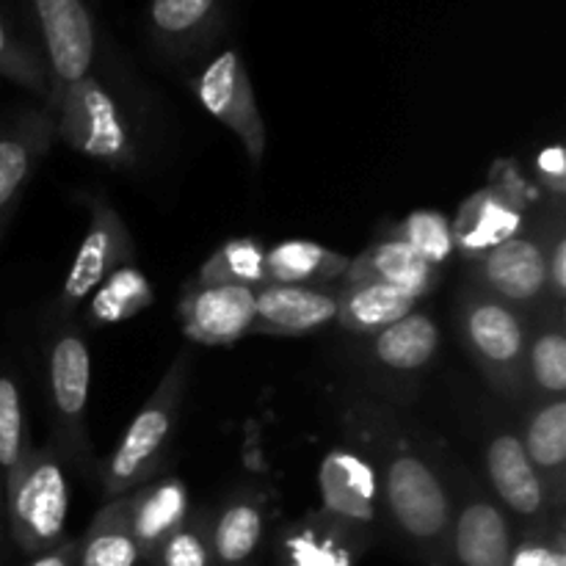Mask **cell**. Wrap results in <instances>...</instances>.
Instances as JSON below:
<instances>
[{
    "mask_svg": "<svg viewBox=\"0 0 566 566\" xmlns=\"http://www.w3.org/2000/svg\"><path fill=\"white\" fill-rule=\"evenodd\" d=\"M340 426L374 468L381 520L429 566H448L453 462L446 448L381 398L352 392Z\"/></svg>",
    "mask_w": 566,
    "mask_h": 566,
    "instance_id": "6da1fadb",
    "label": "cell"
},
{
    "mask_svg": "<svg viewBox=\"0 0 566 566\" xmlns=\"http://www.w3.org/2000/svg\"><path fill=\"white\" fill-rule=\"evenodd\" d=\"M53 130L72 153L111 169H136L142 136L125 92L94 66L83 81L66 86L50 105Z\"/></svg>",
    "mask_w": 566,
    "mask_h": 566,
    "instance_id": "7a4b0ae2",
    "label": "cell"
},
{
    "mask_svg": "<svg viewBox=\"0 0 566 566\" xmlns=\"http://www.w3.org/2000/svg\"><path fill=\"white\" fill-rule=\"evenodd\" d=\"M188 381H191V354L180 352L164 379L158 381L153 396L125 429L108 462L97 470L105 501L127 495L164 473L166 457H169L177 426H180Z\"/></svg>",
    "mask_w": 566,
    "mask_h": 566,
    "instance_id": "3957f363",
    "label": "cell"
},
{
    "mask_svg": "<svg viewBox=\"0 0 566 566\" xmlns=\"http://www.w3.org/2000/svg\"><path fill=\"white\" fill-rule=\"evenodd\" d=\"M457 329L462 346L490 390L514 407L528 403L525 343L528 315L464 282L457 293Z\"/></svg>",
    "mask_w": 566,
    "mask_h": 566,
    "instance_id": "277c9868",
    "label": "cell"
},
{
    "mask_svg": "<svg viewBox=\"0 0 566 566\" xmlns=\"http://www.w3.org/2000/svg\"><path fill=\"white\" fill-rule=\"evenodd\" d=\"M442 329L429 310H412L396 324L368 337H354L348 359L363 374L374 398L403 407L415 401L426 374L440 354Z\"/></svg>",
    "mask_w": 566,
    "mask_h": 566,
    "instance_id": "5b68a950",
    "label": "cell"
},
{
    "mask_svg": "<svg viewBox=\"0 0 566 566\" xmlns=\"http://www.w3.org/2000/svg\"><path fill=\"white\" fill-rule=\"evenodd\" d=\"M61 321V318H59ZM88 387H92V354L86 335L72 321H61L48 346V403L53 423L55 453L77 473L94 479L92 437H88Z\"/></svg>",
    "mask_w": 566,
    "mask_h": 566,
    "instance_id": "8992f818",
    "label": "cell"
},
{
    "mask_svg": "<svg viewBox=\"0 0 566 566\" xmlns=\"http://www.w3.org/2000/svg\"><path fill=\"white\" fill-rule=\"evenodd\" d=\"M558 224H564V208L553 199L551 208L528 219L517 235L481 258L468 260L464 282L512 304L525 315L542 310L553 302L547 287V252Z\"/></svg>",
    "mask_w": 566,
    "mask_h": 566,
    "instance_id": "52a82bcc",
    "label": "cell"
},
{
    "mask_svg": "<svg viewBox=\"0 0 566 566\" xmlns=\"http://www.w3.org/2000/svg\"><path fill=\"white\" fill-rule=\"evenodd\" d=\"M3 509L11 539L28 556L66 539L70 486L64 462L53 446L31 448L20 468L6 479Z\"/></svg>",
    "mask_w": 566,
    "mask_h": 566,
    "instance_id": "ba28073f",
    "label": "cell"
},
{
    "mask_svg": "<svg viewBox=\"0 0 566 566\" xmlns=\"http://www.w3.org/2000/svg\"><path fill=\"white\" fill-rule=\"evenodd\" d=\"M484 475L486 490L503 506V512L520 525L523 536L545 539L553 523L564 514H556L547 497L539 473L531 464L523 442L514 426L506 420H492L484 434Z\"/></svg>",
    "mask_w": 566,
    "mask_h": 566,
    "instance_id": "9c48e42d",
    "label": "cell"
},
{
    "mask_svg": "<svg viewBox=\"0 0 566 566\" xmlns=\"http://www.w3.org/2000/svg\"><path fill=\"white\" fill-rule=\"evenodd\" d=\"M517 545V525L484 484L453 462V520L448 566H509Z\"/></svg>",
    "mask_w": 566,
    "mask_h": 566,
    "instance_id": "30bf717a",
    "label": "cell"
},
{
    "mask_svg": "<svg viewBox=\"0 0 566 566\" xmlns=\"http://www.w3.org/2000/svg\"><path fill=\"white\" fill-rule=\"evenodd\" d=\"M81 202L88 210V227L59 291L55 310H59L61 321H72L75 310L88 302V296L105 282V276L136 260V243L114 205L97 193H83Z\"/></svg>",
    "mask_w": 566,
    "mask_h": 566,
    "instance_id": "8fae6325",
    "label": "cell"
},
{
    "mask_svg": "<svg viewBox=\"0 0 566 566\" xmlns=\"http://www.w3.org/2000/svg\"><path fill=\"white\" fill-rule=\"evenodd\" d=\"M42 33V55L48 64L50 99L72 83L83 81L103 55V36L88 0H31Z\"/></svg>",
    "mask_w": 566,
    "mask_h": 566,
    "instance_id": "7c38bea8",
    "label": "cell"
},
{
    "mask_svg": "<svg viewBox=\"0 0 566 566\" xmlns=\"http://www.w3.org/2000/svg\"><path fill=\"white\" fill-rule=\"evenodd\" d=\"M193 94L213 119H219L247 149L254 166L265 158V122L258 108L254 86L238 48H224L193 77Z\"/></svg>",
    "mask_w": 566,
    "mask_h": 566,
    "instance_id": "4fadbf2b",
    "label": "cell"
},
{
    "mask_svg": "<svg viewBox=\"0 0 566 566\" xmlns=\"http://www.w3.org/2000/svg\"><path fill=\"white\" fill-rule=\"evenodd\" d=\"M55 142L53 114L48 108H25L0 127V241L14 221L22 197L36 180Z\"/></svg>",
    "mask_w": 566,
    "mask_h": 566,
    "instance_id": "5bb4252c",
    "label": "cell"
},
{
    "mask_svg": "<svg viewBox=\"0 0 566 566\" xmlns=\"http://www.w3.org/2000/svg\"><path fill=\"white\" fill-rule=\"evenodd\" d=\"M374 536L318 509L291 520L274 539L276 566H357Z\"/></svg>",
    "mask_w": 566,
    "mask_h": 566,
    "instance_id": "9a60e30c",
    "label": "cell"
},
{
    "mask_svg": "<svg viewBox=\"0 0 566 566\" xmlns=\"http://www.w3.org/2000/svg\"><path fill=\"white\" fill-rule=\"evenodd\" d=\"M182 332L199 346H230L254 329V287L188 280L180 296Z\"/></svg>",
    "mask_w": 566,
    "mask_h": 566,
    "instance_id": "2e32d148",
    "label": "cell"
},
{
    "mask_svg": "<svg viewBox=\"0 0 566 566\" xmlns=\"http://www.w3.org/2000/svg\"><path fill=\"white\" fill-rule=\"evenodd\" d=\"M144 22L160 55L197 59L224 31L227 0H149Z\"/></svg>",
    "mask_w": 566,
    "mask_h": 566,
    "instance_id": "e0dca14e",
    "label": "cell"
},
{
    "mask_svg": "<svg viewBox=\"0 0 566 566\" xmlns=\"http://www.w3.org/2000/svg\"><path fill=\"white\" fill-rule=\"evenodd\" d=\"M318 481L321 501H324L321 509L374 536L381 520V497L379 481H376L368 459L359 451L337 448V451L326 453Z\"/></svg>",
    "mask_w": 566,
    "mask_h": 566,
    "instance_id": "ac0fdd59",
    "label": "cell"
},
{
    "mask_svg": "<svg viewBox=\"0 0 566 566\" xmlns=\"http://www.w3.org/2000/svg\"><path fill=\"white\" fill-rule=\"evenodd\" d=\"M337 287L263 285L254 291V329L263 335L302 337L335 324Z\"/></svg>",
    "mask_w": 566,
    "mask_h": 566,
    "instance_id": "d6986e66",
    "label": "cell"
},
{
    "mask_svg": "<svg viewBox=\"0 0 566 566\" xmlns=\"http://www.w3.org/2000/svg\"><path fill=\"white\" fill-rule=\"evenodd\" d=\"M269 534V501L258 486H238L210 512L216 566H254Z\"/></svg>",
    "mask_w": 566,
    "mask_h": 566,
    "instance_id": "ffe728a7",
    "label": "cell"
},
{
    "mask_svg": "<svg viewBox=\"0 0 566 566\" xmlns=\"http://www.w3.org/2000/svg\"><path fill=\"white\" fill-rule=\"evenodd\" d=\"M520 442L545 484L556 514L566 506V398L528 401L520 418Z\"/></svg>",
    "mask_w": 566,
    "mask_h": 566,
    "instance_id": "44dd1931",
    "label": "cell"
},
{
    "mask_svg": "<svg viewBox=\"0 0 566 566\" xmlns=\"http://www.w3.org/2000/svg\"><path fill=\"white\" fill-rule=\"evenodd\" d=\"M127 497H130L133 536H136L144 564H147L155 556V551L188 520L191 492L182 484V479L160 473L138 490L127 492Z\"/></svg>",
    "mask_w": 566,
    "mask_h": 566,
    "instance_id": "7402d4cb",
    "label": "cell"
},
{
    "mask_svg": "<svg viewBox=\"0 0 566 566\" xmlns=\"http://www.w3.org/2000/svg\"><path fill=\"white\" fill-rule=\"evenodd\" d=\"M525 224H528V213L490 186L464 199L457 221H451L453 249L464 260H475L517 235Z\"/></svg>",
    "mask_w": 566,
    "mask_h": 566,
    "instance_id": "603a6c76",
    "label": "cell"
},
{
    "mask_svg": "<svg viewBox=\"0 0 566 566\" xmlns=\"http://www.w3.org/2000/svg\"><path fill=\"white\" fill-rule=\"evenodd\" d=\"M354 282H385L420 302L437 287L440 269L426 263L409 243L398 238H381L363 254L352 258L340 285H354Z\"/></svg>",
    "mask_w": 566,
    "mask_h": 566,
    "instance_id": "cb8c5ba5",
    "label": "cell"
},
{
    "mask_svg": "<svg viewBox=\"0 0 566 566\" xmlns=\"http://www.w3.org/2000/svg\"><path fill=\"white\" fill-rule=\"evenodd\" d=\"M528 401L566 396V318L564 304H545L528 315L525 343Z\"/></svg>",
    "mask_w": 566,
    "mask_h": 566,
    "instance_id": "d4e9b609",
    "label": "cell"
},
{
    "mask_svg": "<svg viewBox=\"0 0 566 566\" xmlns=\"http://www.w3.org/2000/svg\"><path fill=\"white\" fill-rule=\"evenodd\" d=\"M418 298L385 282H354L337 287L335 326L352 337H368L418 310Z\"/></svg>",
    "mask_w": 566,
    "mask_h": 566,
    "instance_id": "484cf974",
    "label": "cell"
},
{
    "mask_svg": "<svg viewBox=\"0 0 566 566\" xmlns=\"http://www.w3.org/2000/svg\"><path fill=\"white\" fill-rule=\"evenodd\" d=\"M352 258L315 241H282L265 252V285L340 287Z\"/></svg>",
    "mask_w": 566,
    "mask_h": 566,
    "instance_id": "4316f807",
    "label": "cell"
},
{
    "mask_svg": "<svg viewBox=\"0 0 566 566\" xmlns=\"http://www.w3.org/2000/svg\"><path fill=\"white\" fill-rule=\"evenodd\" d=\"M142 551L130 528V497H111L77 539L75 566H142Z\"/></svg>",
    "mask_w": 566,
    "mask_h": 566,
    "instance_id": "83f0119b",
    "label": "cell"
},
{
    "mask_svg": "<svg viewBox=\"0 0 566 566\" xmlns=\"http://www.w3.org/2000/svg\"><path fill=\"white\" fill-rule=\"evenodd\" d=\"M153 298V282L133 263L122 265L88 296V321L94 326H116L147 310Z\"/></svg>",
    "mask_w": 566,
    "mask_h": 566,
    "instance_id": "f1b7e54d",
    "label": "cell"
},
{
    "mask_svg": "<svg viewBox=\"0 0 566 566\" xmlns=\"http://www.w3.org/2000/svg\"><path fill=\"white\" fill-rule=\"evenodd\" d=\"M193 280L205 285H238L258 291L265 285L263 243L258 238H230L205 260Z\"/></svg>",
    "mask_w": 566,
    "mask_h": 566,
    "instance_id": "f546056e",
    "label": "cell"
},
{
    "mask_svg": "<svg viewBox=\"0 0 566 566\" xmlns=\"http://www.w3.org/2000/svg\"><path fill=\"white\" fill-rule=\"evenodd\" d=\"M0 75L14 86L42 97V103L48 105L50 77L44 55L17 33V28L11 25L3 11H0Z\"/></svg>",
    "mask_w": 566,
    "mask_h": 566,
    "instance_id": "4dcf8cb0",
    "label": "cell"
},
{
    "mask_svg": "<svg viewBox=\"0 0 566 566\" xmlns=\"http://www.w3.org/2000/svg\"><path fill=\"white\" fill-rule=\"evenodd\" d=\"M31 448L20 381L17 376L0 370V479L3 484L20 468Z\"/></svg>",
    "mask_w": 566,
    "mask_h": 566,
    "instance_id": "1f68e13d",
    "label": "cell"
},
{
    "mask_svg": "<svg viewBox=\"0 0 566 566\" xmlns=\"http://www.w3.org/2000/svg\"><path fill=\"white\" fill-rule=\"evenodd\" d=\"M390 238L409 243L426 263L437 265V269H442L457 252L451 219L440 210H415L390 232Z\"/></svg>",
    "mask_w": 566,
    "mask_h": 566,
    "instance_id": "d6a6232c",
    "label": "cell"
},
{
    "mask_svg": "<svg viewBox=\"0 0 566 566\" xmlns=\"http://www.w3.org/2000/svg\"><path fill=\"white\" fill-rule=\"evenodd\" d=\"M149 566H216L213 545H210V512L188 514L186 523L155 551Z\"/></svg>",
    "mask_w": 566,
    "mask_h": 566,
    "instance_id": "836d02e7",
    "label": "cell"
},
{
    "mask_svg": "<svg viewBox=\"0 0 566 566\" xmlns=\"http://www.w3.org/2000/svg\"><path fill=\"white\" fill-rule=\"evenodd\" d=\"M547 287H551V298L556 304L566 302V230L558 224L553 232L551 252H547Z\"/></svg>",
    "mask_w": 566,
    "mask_h": 566,
    "instance_id": "e575fe53",
    "label": "cell"
},
{
    "mask_svg": "<svg viewBox=\"0 0 566 566\" xmlns=\"http://www.w3.org/2000/svg\"><path fill=\"white\" fill-rule=\"evenodd\" d=\"M536 169H539V177L545 180V191H551L553 199L562 202L566 188V164L562 144H551V147L542 149L539 158H536Z\"/></svg>",
    "mask_w": 566,
    "mask_h": 566,
    "instance_id": "d590c367",
    "label": "cell"
},
{
    "mask_svg": "<svg viewBox=\"0 0 566 566\" xmlns=\"http://www.w3.org/2000/svg\"><path fill=\"white\" fill-rule=\"evenodd\" d=\"M75 558H77V539H61L59 545H53L50 551H42L36 553V556H31V562L28 566H75Z\"/></svg>",
    "mask_w": 566,
    "mask_h": 566,
    "instance_id": "8d00e7d4",
    "label": "cell"
},
{
    "mask_svg": "<svg viewBox=\"0 0 566 566\" xmlns=\"http://www.w3.org/2000/svg\"><path fill=\"white\" fill-rule=\"evenodd\" d=\"M545 539L520 536L517 545H514L512 551V562H509V566H542V558H545Z\"/></svg>",
    "mask_w": 566,
    "mask_h": 566,
    "instance_id": "74e56055",
    "label": "cell"
},
{
    "mask_svg": "<svg viewBox=\"0 0 566 566\" xmlns=\"http://www.w3.org/2000/svg\"><path fill=\"white\" fill-rule=\"evenodd\" d=\"M542 566H566V542H564V517L553 523L551 534L545 539V558Z\"/></svg>",
    "mask_w": 566,
    "mask_h": 566,
    "instance_id": "f35d334b",
    "label": "cell"
},
{
    "mask_svg": "<svg viewBox=\"0 0 566 566\" xmlns=\"http://www.w3.org/2000/svg\"><path fill=\"white\" fill-rule=\"evenodd\" d=\"M6 523V509H3V479H0V525Z\"/></svg>",
    "mask_w": 566,
    "mask_h": 566,
    "instance_id": "ab89813d",
    "label": "cell"
},
{
    "mask_svg": "<svg viewBox=\"0 0 566 566\" xmlns=\"http://www.w3.org/2000/svg\"><path fill=\"white\" fill-rule=\"evenodd\" d=\"M144 566H149V564H144Z\"/></svg>",
    "mask_w": 566,
    "mask_h": 566,
    "instance_id": "60d3db41",
    "label": "cell"
}]
</instances>
